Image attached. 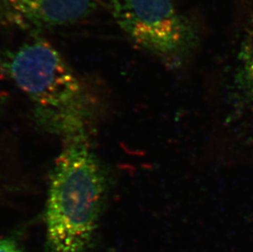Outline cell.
Listing matches in <instances>:
<instances>
[{
  "instance_id": "8992f818",
  "label": "cell",
  "mask_w": 253,
  "mask_h": 252,
  "mask_svg": "<svg viewBox=\"0 0 253 252\" xmlns=\"http://www.w3.org/2000/svg\"><path fill=\"white\" fill-rule=\"evenodd\" d=\"M0 252H24L19 244L12 238L0 239Z\"/></svg>"
},
{
  "instance_id": "5b68a950",
  "label": "cell",
  "mask_w": 253,
  "mask_h": 252,
  "mask_svg": "<svg viewBox=\"0 0 253 252\" xmlns=\"http://www.w3.org/2000/svg\"><path fill=\"white\" fill-rule=\"evenodd\" d=\"M238 61L232 80L234 106L253 125V39L244 43Z\"/></svg>"
},
{
  "instance_id": "7a4b0ae2",
  "label": "cell",
  "mask_w": 253,
  "mask_h": 252,
  "mask_svg": "<svg viewBox=\"0 0 253 252\" xmlns=\"http://www.w3.org/2000/svg\"><path fill=\"white\" fill-rule=\"evenodd\" d=\"M105 166L89 137L66 141L49 174L47 252H89L109 191Z\"/></svg>"
},
{
  "instance_id": "3957f363",
  "label": "cell",
  "mask_w": 253,
  "mask_h": 252,
  "mask_svg": "<svg viewBox=\"0 0 253 252\" xmlns=\"http://www.w3.org/2000/svg\"><path fill=\"white\" fill-rule=\"evenodd\" d=\"M111 11L135 45L163 61L179 59L194 42L193 28L172 0H111Z\"/></svg>"
},
{
  "instance_id": "6da1fadb",
  "label": "cell",
  "mask_w": 253,
  "mask_h": 252,
  "mask_svg": "<svg viewBox=\"0 0 253 252\" xmlns=\"http://www.w3.org/2000/svg\"><path fill=\"white\" fill-rule=\"evenodd\" d=\"M0 75L27 95L41 129L65 142L89 137L96 100L48 41L36 35L19 47L0 49Z\"/></svg>"
},
{
  "instance_id": "277c9868",
  "label": "cell",
  "mask_w": 253,
  "mask_h": 252,
  "mask_svg": "<svg viewBox=\"0 0 253 252\" xmlns=\"http://www.w3.org/2000/svg\"><path fill=\"white\" fill-rule=\"evenodd\" d=\"M97 7V0H0V26L36 36L80 22Z\"/></svg>"
}]
</instances>
